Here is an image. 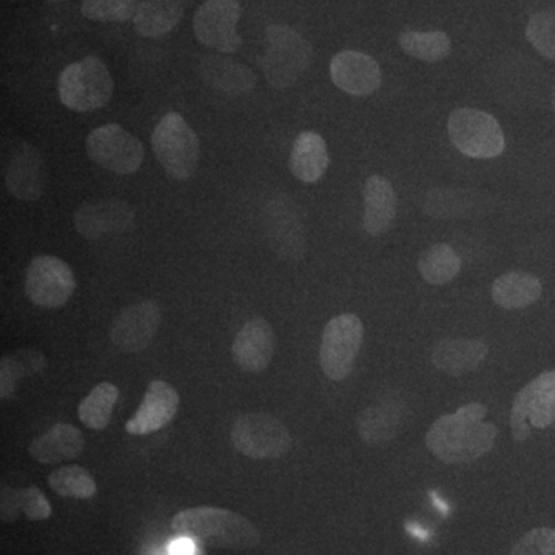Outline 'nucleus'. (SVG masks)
Wrapping results in <instances>:
<instances>
[{"instance_id":"nucleus-26","label":"nucleus","mask_w":555,"mask_h":555,"mask_svg":"<svg viewBox=\"0 0 555 555\" xmlns=\"http://www.w3.org/2000/svg\"><path fill=\"white\" fill-rule=\"evenodd\" d=\"M328 164V150L326 141L317 131H302L295 139L291 152L292 175L305 184H315L326 173Z\"/></svg>"},{"instance_id":"nucleus-3","label":"nucleus","mask_w":555,"mask_h":555,"mask_svg":"<svg viewBox=\"0 0 555 555\" xmlns=\"http://www.w3.org/2000/svg\"><path fill=\"white\" fill-rule=\"evenodd\" d=\"M266 39L268 49L261 60L266 79L275 89H288L312 64V46L294 28L281 24L269 25L266 28Z\"/></svg>"},{"instance_id":"nucleus-6","label":"nucleus","mask_w":555,"mask_h":555,"mask_svg":"<svg viewBox=\"0 0 555 555\" xmlns=\"http://www.w3.org/2000/svg\"><path fill=\"white\" fill-rule=\"evenodd\" d=\"M448 133L452 145L473 159H492L505 152L502 126L491 113L460 107L449 115Z\"/></svg>"},{"instance_id":"nucleus-28","label":"nucleus","mask_w":555,"mask_h":555,"mask_svg":"<svg viewBox=\"0 0 555 555\" xmlns=\"http://www.w3.org/2000/svg\"><path fill=\"white\" fill-rule=\"evenodd\" d=\"M184 16V0H141L134 28L144 38H160L173 30Z\"/></svg>"},{"instance_id":"nucleus-31","label":"nucleus","mask_w":555,"mask_h":555,"mask_svg":"<svg viewBox=\"0 0 555 555\" xmlns=\"http://www.w3.org/2000/svg\"><path fill=\"white\" fill-rule=\"evenodd\" d=\"M398 43L409 56L427 64L447 60L452 51L451 38L444 31L406 30L398 36Z\"/></svg>"},{"instance_id":"nucleus-20","label":"nucleus","mask_w":555,"mask_h":555,"mask_svg":"<svg viewBox=\"0 0 555 555\" xmlns=\"http://www.w3.org/2000/svg\"><path fill=\"white\" fill-rule=\"evenodd\" d=\"M406 416L408 406L403 398L396 396L379 398L377 403L363 409L358 415V436L369 447H383L398 436Z\"/></svg>"},{"instance_id":"nucleus-32","label":"nucleus","mask_w":555,"mask_h":555,"mask_svg":"<svg viewBox=\"0 0 555 555\" xmlns=\"http://www.w3.org/2000/svg\"><path fill=\"white\" fill-rule=\"evenodd\" d=\"M51 491L64 499L89 500L98 492L96 481L82 466H64L49 476Z\"/></svg>"},{"instance_id":"nucleus-38","label":"nucleus","mask_w":555,"mask_h":555,"mask_svg":"<svg viewBox=\"0 0 555 555\" xmlns=\"http://www.w3.org/2000/svg\"><path fill=\"white\" fill-rule=\"evenodd\" d=\"M21 378L24 377H22L20 367L16 366L13 358L11 356L3 357L2 367H0V396L3 400L14 396V390H16L17 382Z\"/></svg>"},{"instance_id":"nucleus-39","label":"nucleus","mask_w":555,"mask_h":555,"mask_svg":"<svg viewBox=\"0 0 555 555\" xmlns=\"http://www.w3.org/2000/svg\"><path fill=\"white\" fill-rule=\"evenodd\" d=\"M13 358L16 366L20 367L22 377H28V375L38 374V372L46 369V357L40 356L38 350H20V352L13 353Z\"/></svg>"},{"instance_id":"nucleus-37","label":"nucleus","mask_w":555,"mask_h":555,"mask_svg":"<svg viewBox=\"0 0 555 555\" xmlns=\"http://www.w3.org/2000/svg\"><path fill=\"white\" fill-rule=\"evenodd\" d=\"M21 494L20 489H13L11 486L2 485V495H0V516L3 524H13L21 517Z\"/></svg>"},{"instance_id":"nucleus-35","label":"nucleus","mask_w":555,"mask_h":555,"mask_svg":"<svg viewBox=\"0 0 555 555\" xmlns=\"http://www.w3.org/2000/svg\"><path fill=\"white\" fill-rule=\"evenodd\" d=\"M511 555H555V529L535 528L513 546Z\"/></svg>"},{"instance_id":"nucleus-21","label":"nucleus","mask_w":555,"mask_h":555,"mask_svg":"<svg viewBox=\"0 0 555 555\" xmlns=\"http://www.w3.org/2000/svg\"><path fill=\"white\" fill-rule=\"evenodd\" d=\"M134 211L126 201L107 198L82 204L75 214V228L87 240L124 232L133 224Z\"/></svg>"},{"instance_id":"nucleus-34","label":"nucleus","mask_w":555,"mask_h":555,"mask_svg":"<svg viewBox=\"0 0 555 555\" xmlns=\"http://www.w3.org/2000/svg\"><path fill=\"white\" fill-rule=\"evenodd\" d=\"M141 0H82L83 16L98 22H126L133 20Z\"/></svg>"},{"instance_id":"nucleus-11","label":"nucleus","mask_w":555,"mask_h":555,"mask_svg":"<svg viewBox=\"0 0 555 555\" xmlns=\"http://www.w3.org/2000/svg\"><path fill=\"white\" fill-rule=\"evenodd\" d=\"M266 238L281 259L299 261L308 248L305 218L301 207L287 195L273 198L266 207Z\"/></svg>"},{"instance_id":"nucleus-10","label":"nucleus","mask_w":555,"mask_h":555,"mask_svg":"<svg viewBox=\"0 0 555 555\" xmlns=\"http://www.w3.org/2000/svg\"><path fill=\"white\" fill-rule=\"evenodd\" d=\"M555 423V369L543 372L514 398L511 429L517 443L531 436V426L546 429Z\"/></svg>"},{"instance_id":"nucleus-17","label":"nucleus","mask_w":555,"mask_h":555,"mask_svg":"<svg viewBox=\"0 0 555 555\" xmlns=\"http://www.w3.org/2000/svg\"><path fill=\"white\" fill-rule=\"evenodd\" d=\"M179 404L181 397L178 390L163 379H155L145 390L144 400L139 404L138 411L127 422V433L139 437L158 433L177 416Z\"/></svg>"},{"instance_id":"nucleus-33","label":"nucleus","mask_w":555,"mask_h":555,"mask_svg":"<svg viewBox=\"0 0 555 555\" xmlns=\"http://www.w3.org/2000/svg\"><path fill=\"white\" fill-rule=\"evenodd\" d=\"M526 38L543 57L555 61V11L535 13L526 25Z\"/></svg>"},{"instance_id":"nucleus-19","label":"nucleus","mask_w":555,"mask_h":555,"mask_svg":"<svg viewBox=\"0 0 555 555\" xmlns=\"http://www.w3.org/2000/svg\"><path fill=\"white\" fill-rule=\"evenodd\" d=\"M275 346V332L269 321L264 318H254L241 327L233 341V361L241 371L261 374L272 363Z\"/></svg>"},{"instance_id":"nucleus-4","label":"nucleus","mask_w":555,"mask_h":555,"mask_svg":"<svg viewBox=\"0 0 555 555\" xmlns=\"http://www.w3.org/2000/svg\"><path fill=\"white\" fill-rule=\"evenodd\" d=\"M115 82L107 65L96 56L83 57L62 69L57 93L65 107L87 113L108 104Z\"/></svg>"},{"instance_id":"nucleus-36","label":"nucleus","mask_w":555,"mask_h":555,"mask_svg":"<svg viewBox=\"0 0 555 555\" xmlns=\"http://www.w3.org/2000/svg\"><path fill=\"white\" fill-rule=\"evenodd\" d=\"M22 514L31 521L49 520L53 516V507L38 486L20 489Z\"/></svg>"},{"instance_id":"nucleus-29","label":"nucleus","mask_w":555,"mask_h":555,"mask_svg":"<svg viewBox=\"0 0 555 555\" xmlns=\"http://www.w3.org/2000/svg\"><path fill=\"white\" fill-rule=\"evenodd\" d=\"M462 257L451 244L427 247L418 258V272L430 286H444L462 272Z\"/></svg>"},{"instance_id":"nucleus-2","label":"nucleus","mask_w":555,"mask_h":555,"mask_svg":"<svg viewBox=\"0 0 555 555\" xmlns=\"http://www.w3.org/2000/svg\"><path fill=\"white\" fill-rule=\"evenodd\" d=\"M178 535L218 550H251L261 543L257 526L247 517L230 509L196 506L179 511L171 518Z\"/></svg>"},{"instance_id":"nucleus-23","label":"nucleus","mask_w":555,"mask_h":555,"mask_svg":"<svg viewBox=\"0 0 555 555\" xmlns=\"http://www.w3.org/2000/svg\"><path fill=\"white\" fill-rule=\"evenodd\" d=\"M489 347L478 339L444 338L433 350L434 367L451 377L476 372L488 357Z\"/></svg>"},{"instance_id":"nucleus-13","label":"nucleus","mask_w":555,"mask_h":555,"mask_svg":"<svg viewBox=\"0 0 555 555\" xmlns=\"http://www.w3.org/2000/svg\"><path fill=\"white\" fill-rule=\"evenodd\" d=\"M241 14L238 0H206L193 17L196 39L219 53H236L243 46L236 30Z\"/></svg>"},{"instance_id":"nucleus-22","label":"nucleus","mask_w":555,"mask_h":555,"mask_svg":"<svg viewBox=\"0 0 555 555\" xmlns=\"http://www.w3.org/2000/svg\"><path fill=\"white\" fill-rule=\"evenodd\" d=\"M363 228L367 235L383 236L392 229L397 218L398 198L389 179L372 175L363 188Z\"/></svg>"},{"instance_id":"nucleus-40","label":"nucleus","mask_w":555,"mask_h":555,"mask_svg":"<svg viewBox=\"0 0 555 555\" xmlns=\"http://www.w3.org/2000/svg\"><path fill=\"white\" fill-rule=\"evenodd\" d=\"M170 555H193L195 554V545H193V540L188 539V537H181V539L177 540V542L171 543Z\"/></svg>"},{"instance_id":"nucleus-24","label":"nucleus","mask_w":555,"mask_h":555,"mask_svg":"<svg viewBox=\"0 0 555 555\" xmlns=\"http://www.w3.org/2000/svg\"><path fill=\"white\" fill-rule=\"evenodd\" d=\"M199 75L208 87L232 98L250 93L257 86V76L247 65L215 54L201 60Z\"/></svg>"},{"instance_id":"nucleus-8","label":"nucleus","mask_w":555,"mask_h":555,"mask_svg":"<svg viewBox=\"0 0 555 555\" xmlns=\"http://www.w3.org/2000/svg\"><path fill=\"white\" fill-rule=\"evenodd\" d=\"M233 447L254 460L281 459L294 443L291 430L281 420L262 412L241 415L230 433Z\"/></svg>"},{"instance_id":"nucleus-27","label":"nucleus","mask_w":555,"mask_h":555,"mask_svg":"<svg viewBox=\"0 0 555 555\" xmlns=\"http://www.w3.org/2000/svg\"><path fill=\"white\" fill-rule=\"evenodd\" d=\"M543 294V284L535 275L528 272L503 273L496 278L491 287L492 299L496 306L506 310L529 308L539 301Z\"/></svg>"},{"instance_id":"nucleus-41","label":"nucleus","mask_w":555,"mask_h":555,"mask_svg":"<svg viewBox=\"0 0 555 555\" xmlns=\"http://www.w3.org/2000/svg\"><path fill=\"white\" fill-rule=\"evenodd\" d=\"M551 107H553L555 113V80H554V87H553V94H551Z\"/></svg>"},{"instance_id":"nucleus-14","label":"nucleus","mask_w":555,"mask_h":555,"mask_svg":"<svg viewBox=\"0 0 555 555\" xmlns=\"http://www.w3.org/2000/svg\"><path fill=\"white\" fill-rule=\"evenodd\" d=\"M163 321L158 302L147 299L118 313L109 327V341L124 353H138L155 341Z\"/></svg>"},{"instance_id":"nucleus-25","label":"nucleus","mask_w":555,"mask_h":555,"mask_svg":"<svg viewBox=\"0 0 555 555\" xmlns=\"http://www.w3.org/2000/svg\"><path fill=\"white\" fill-rule=\"evenodd\" d=\"M86 448L82 433L69 423H56L31 441L28 452L42 465H56L78 459Z\"/></svg>"},{"instance_id":"nucleus-30","label":"nucleus","mask_w":555,"mask_h":555,"mask_svg":"<svg viewBox=\"0 0 555 555\" xmlns=\"http://www.w3.org/2000/svg\"><path fill=\"white\" fill-rule=\"evenodd\" d=\"M119 390L112 383H100L80 401L78 415L83 426L91 430H104L109 425L113 411L118 403Z\"/></svg>"},{"instance_id":"nucleus-9","label":"nucleus","mask_w":555,"mask_h":555,"mask_svg":"<svg viewBox=\"0 0 555 555\" xmlns=\"http://www.w3.org/2000/svg\"><path fill=\"white\" fill-rule=\"evenodd\" d=\"M86 149L93 163L120 177L137 173L144 163V145L118 124H107L91 131Z\"/></svg>"},{"instance_id":"nucleus-15","label":"nucleus","mask_w":555,"mask_h":555,"mask_svg":"<svg viewBox=\"0 0 555 555\" xmlns=\"http://www.w3.org/2000/svg\"><path fill=\"white\" fill-rule=\"evenodd\" d=\"M7 189L14 198L38 201L46 192L47 169L42 153L35 145L22 144L13 149L3 169Z\"/></svg>"},{"instance_id":"nucleus-5","label":"nucleus","mask_w":555,"mask_h":555,"mask_svg":"<svg viewBox=\"0 0 555 555\" xmlns=\"http://www.w3.org/2000/svg\"><path fill=\"white\" fill-rule=\"evenodd\" d=\"M152 147L169 177L188 181L195 175L199 163V138L179 113H167L159 120L152 134Z\"/></svg>"},{"instance_id":"nucleus-18","label":"nucleus","mask_w":555,"mask_h":555,"mask_svg":"<svg viewBox=\"0 0 555 555\" xmlns=\"http://www.w3.org/2000/svg\"><path fill=\"white\" fill-rule=\"evenodd\" d=\"M491 208V198L473 189L437 185L427 190L423 199L425 214L440 221L481 217Z\"/></svg>"},{"instance_id":"nucleus-7","label":"nucleus","mask_w":555,"mask_h":555,"mask_svg":"<svg viewBox=\"0 0 555 555\" xmlns=\"http://www.w3.org/2000/svg\"><path fill=\"white\" fill-rule=\"evenodd\" d=\"M363 338V321L353 313H343L328 321L320 346L321 369L328 379L341 383L352 374Z\"/></svg>"},{"instance_id":"nucleus-1","label":"nucleus","mask_w":555,"mask_h":555,"mask_svg":"<svg viewBox=\"0 0 555 555\" xmlns=\"http://www.w3.org/2000/svg\"><path fill=\"white\" fill-rule=\"evenodd\" d=\"M488 408L481 403L462 406L455 414L441 415L426 434V447L447 465H467L489 454L499 429L485 423Z\"/></svg>"},{"instance_id":"nucleus-16","label":"nucleus","mask_w":555,"mask_h":555,"mask_svg":"<svg viewBox=\"0 0 555 555\" xmlns=\"http://www.w3.org/2000/svg\"><path fill=\"white\" fill-rule=\"evenodd\" d=\"M331 78L350 96L364 98L382 87L383 73L374 57L361 51L345 50L332 57Z\"/></svg>"},{"instance_id":"nucleus-12","label":"nucleus","mask_w":555,"mask_h":555,"mask_svg":"<svg viewBox=\"0 0 555 555\" xmlns=\"http://www.w3.org/2000/svg\"><path fill=\"white\" fill-rule=\"evenodd\" d=\"M76 278L72 268L61 258L40 255L30 262L25 276V292L36 306L60 309L75 294Z\"/></svg>"}]
</instances>
